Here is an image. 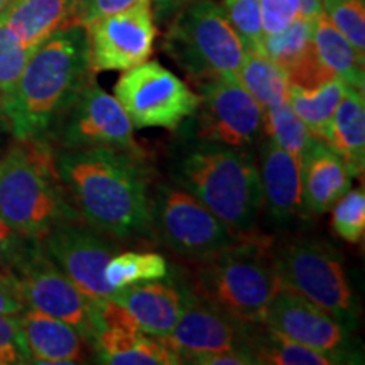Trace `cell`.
I'll return each instance as SVG.
<instances>
[{"label":"cell","instance_id":"1","mask_svg":"<svg viewBox=\"0 0 365 365\" xmlns=\"http://www.w3.org/2000/svg\"><path fill=\"white\" fill-rule=\"evenodd\" d=\"M143 150H54L56 166L81 220L113 240H153L149 170Z\"/></svg>","mask_w":365,"mask_h":365},{"label":"cell","instance_id":"2","mask_svg":"<svg viewBox=\"0 0 365 365\" xmlns=\"http://www.w3.org/2000/svg\"><path fill=\"white\" fill-rule=\"evenodd\" d=\"M91 76L86 27H59L31 53L11 97L4 103V124L16 139L48 140Z\"/></svg>","mask_w":365,"mask_h":365},{"label":"cell","instance_id":"3","mask_svg":"<svg viewBox=\"0 0 365 365\" xmlns=\"http://www.w3.org/2000/svg\"><path fill=\"white\" fill-rule=\"evenodd\" d=\"M171 158V181L237 234H250L262 212L259 168L249 149L186 135Z\"/></svg>","mask_w":365,"mask_h":365},{"label":"cell","instance_id":"4","mask_svg":"<svg viewBox=\"0 0 365 365\" xmlns=\"http://www.w3.org/2000/svg\"><path fill=\"white\" fill-rule=\"evenodd\" d=\"M0 218L24 239L81 220L48 140L16 139L0 156Z\"/></svg>","mask_w":365,"mask_h":365},{"label":"cell","instance_id":"5","mask_svg":"<svg viewBox=\"0 0 365 365\" xmlns=\"http://www.w3.org/2000/svg\"><path fill=\"white\" fill-rule=\"evenodd\" d=\"M190 286L242 325H262L269 304L281 289L271 240L254 232L242 235L230 247L200 261Z\"/></svg>","mask_w":365,"mask_h":365},{"label":"cell","instance_id":"6","mask_svg":"<svg viewBox=\"0 0 365 365\" xmlns=\"http://www.w3.org/2000/svg\"><path fill=\"white\" fill-rule=\"evenodd\" d=\"M163 48L196 83L237 75L245 59L244 44L213 0H191L182 6L175 14Z\"/></svg>","mask_w":365,"mask_h":365},{"label":"cell","instance_id":"7","mask_svg":"<svg viewBox=\"0 0 365 365\" xmlns=\"http://www.w3.org/2000/svg\"><path fill=\"white\" fill-rule=\"evenodd\" d=\"M7 271L12 274L26 308L38 309L76 328L91 349V341L103 327L100 304L81 293L53 262L41 240L27 239Z\"/></svg>","mask_w":365,"mask_h":365},{"label":"cell","instance_id":"8","mask_svg":"<svg viewBox=\"0 0 365 365\" xmlns=\"http://www.w3.org/2000/svg\"><path fill=\"white\" fill-rule=\"evenodd\" d=\"M274 264L281 286L294 291L339 318L354 330L357 304L344 261L323 240L298 239L274 247Z\"/></svg>","mask_w":365,"mask_h":365},{"label":"cell","instance_id":"9","mask_svg":"<svg viewBox=\"0 0 365 365\" xmlns=\"http://www.w3.org/2000/svg\"><path fill=\"white\" fill-rule=\"evenodd\" d=\"M150 220L154 235L173 252L196 262L222 252L242 237L173 181L159 182L150 195Z\"/></svg>","mask_w":365,"mask_h":365},{"label":"cell","instance_id":"10","mask_svg":"<svg viewBox=\"0 0 365 365\" xmlns=\"http://www.w3.org/2000/svg\"><path fill=\"white\" fill-rule=\"evenodd\" d=\"M115 98L134 129L178 130L200 103V95L158 61H144L122 73Z\"/></svg>","mask_w":365,"mask_h":365},{"label":"cell","instance_id":"11","mask_svg":"<svg viewBox=\"0 0 365 365\" xmlns=\"http://www.w3.org/2000/svg\"><path fill=\"white\" fill-rule=\"evenodd\" d=\"M198 86L200 103L186 120V135L237 149H250L262 139L264 108L237 75L213 76Z\"/></svg>","mask_w":365,"mask_h":365},{"label":"cell","instance_id":"12","mask_svg":"<svg viewBox=\"0 0 365 365\" xmlns=\"http://www.w3.org/2000/svg\"><path fill=\"white\" fill-rule=\"evenodd\" d=\"M51 135L61 149L115 148L140 153L124 107L100 88L93 76L59 118Z\"/></svg>","mask_w":365,"mask_h":365},{"label":"cell","instance_id":"13","mask_svg":"<svg viewBox=\"0 0 365 365\" xmlns=\"http://www.w3.org/2000/svg\"><path fill=\"white\" fill-rule=\"evenodd\" d=\"M46 254L75 282L81 293L102 304L113 294L103 269L118 252L117 242L86 225L83 220L66 222L41 239Z\"/></svg>","mask_w":365,"mask_h":365},{"label":"cell","instance_id":"14","mask_svg":"<svg viewBox=\"0 0 365 365\" xmlns=\"http://www.w3.org/2000/svg\"><path fill=\"white\" fill-rule=\"evenodd\" d=\"M86 33L93 73L125 71L148 61L156 38L150 0L93 21L86 26Z\"/></svg>","mask_w":365,"mask_h":365},{"label":"cell","instance_id":"15","mask_svg":"<svg viewBox=\"0 0 365 365\" xmlns=\"http://www.w3.org/2000/svg\"><path fill=\"white\" fill-rule=\"evenodd\" d=\"M264 325L328 355L335 364L349 362L352 328L294 291L281 286L269 304Z\"/></svg>","mask_w":365,"mask_h":365},{"label":"cell","instance_id":"16","mask_svg":"<svg viewBox=\"0 0 365 365\" xmlns=\"http://www.w3.org/2000/svg\"><path fill=\"white\" fill-rule=\"evenodd\" d=\"M252 330L254 327L242 325L234 318L227 317L212 303L196 294L190 286L185 309L175 328L170 335L164 336L163 341L181 359L182 364H190L191 359L200 355L230 350H245L252 354Z\"/></svg>","mask_w":365,"mask_h":365},{"label":"cell","instance_id":"17","mask_svg":"<svg viewBox=\"0 0 365 365\" xmlns=\"http://www.w3.org/2000/svg\"><path fill=\"white\" fill-rule=\"evenodd\" d=\"M190 294L186 281L170 277L115 289L108 299L129 313L140 331L164 339L175 328Z\"/></svg>","mask_w":365,"mask_h":365},{"label":"cell","instance_id":"18","mask_svg":"<svg viewBox=\"0 0 365 365\" xmlns=\"http://www.w3.org/2000/svg\"><path fill=\"white\" fill-rule=\"evenodd\" d=\"M259 180L262 208L274 223L287 225L307 213L301 195L299 159L279 148L271 137L264 135L259 156Z\"/></svg>","mask_w":365,"mask_h":365},{"label":"cell","instance_id":"19","mask_svg":"<svg viewBox=\"0 0 365 365\" xmlns=\"http://www.w3.org/2000/svg\"><path fill=\"white\" fill-rule=\"evenodd\" d=\"M304 210L323 215L352 185L349 166L323 139L314 137L299 161Z\"/></svg>","mask_w":365,"mask_h":365},{"label":"cell","instance_id":"20","mask_svg":"<svg viewBox=\"0 0 365 365\" xmlns=\"http://www.w3.org/2000/svg\"><path fill=\"white\" fill-rule=\"evenodd\" d=\"M21 333L29 362L36 364H83L90 345L61 319L27 308L19 313Z\"/></svg>","mask_w":365,"mask_h":365},{"label":"cell","instance_id":"21","mask_svg":"<svg viewBox=\"0 0 365 365\" xmlns=\"http://www.w3.org/2000/svg\"><path fill=\"white\" fill-rule=\"evenodd\" d=\"M95 362L108 365H178L181 359L163 339L139 328L102 327L91 341Z\"/></svg>","mask_w":365,"mask_h":365},{"label":"cell","instance_id":"22","mask_svg":"<svg viewBox=\"0 0 365 365\" xmlns=\"http://www.w3.org/2000/svg\"><path fill=\"white\" fill-rule=\"evenodd\" d=\"M73 0H16L0 19L29 53L59 27L70 24Z\"/></svg>","mask_w":365,"mask_h":365},{"label":"cell","instance_id":"23","mask_svg":"<svg viewBox=\"0 0 365 365\" xmlns=\"http://www.w3.org/2000/svg\"><path fill=\"white\" fill-rule=\"evenodd\" d=\"M323 140L344 158L352 178L362 175L365 166V103L362 90L352 86L346 88Z\"/></svg>","mask_w":365,"mask_h":365},{"label":"cell","instance_id":"24","mask_svg":"<svg viewBox=\"0 0 365 365\" xmlns=\"http://www.w3.org/2000/svg\"><path fill=\"white\" fill-rule=\"evenodd\" d=\"M312 41L318 61L331 73V76L364 91L365 58L355 51L349 39L336 31L323 12L313 21Z\"/></svg>","mask_w":365,"mask_h":365},{"label":"cell","instance_id":"25","mask_svg":"<svg viewBox=\"0 0 365 365\" xmlns=\"http://www.w3.org/2000/svg\"><path fill=\"white\" fill-rule=\"evenodd\" d=\"M349 85L340 78H331L314 88H298L289 85L287 103L298 118L318 139H325L333 113L346 93Z\"/></svg>","mask_w":365,"mask_h":365},{"label":"cell","instance_id":"26","mask_svg":"<svg viewBox=\"0 0 365 365\" xmlns=\"http://www.w3.org/2000/svg\"><path fill=\"white\" fill-rule=\"evenodd\" d=\"M237 78L262 108L286 102L289 95V80L284 68L264 53H245Z\"/></svg>","mask_w":365,"mask_h":365},{"label":"cell","instance_id":"27","mask_svg":"<svg viewBox=\"0 0 365 365\" xmlns=\"http://www.w3.org/2000/svg\"><path fill=\"white\" fill-rule=\"evenodd\" d=\"M252 350L257 364L266 365H331L335 360L317 352L307 345L287 339L272 328L262 325L254 327L250 336Z\"/></svg>","mask_w":365,"mask_h":365},{"label":"cell","instance_id":"28","mask_svg":"<svg viewBox=\"0 0 365 365\" xmlns=\"http://www.w3.org/2000/svg\"><path fill=\"white\" fill-rule=\"evenodd\" d=\"M170 274V264L158 252H117L103 269L105 281L112 289L163 279Z\"/></svg>","mask_w":365,"mask_h":365},{"label":"cell","instance_id":"29","mask_svg":"<svg viewBox=\"0 0 365 365\" xmlns=\"http://www.w3.org/2000/svg\"><path fill=\"white\" fill-rule=\"evenodd\" d=\"M314 21V19H313ZM313 21L298 16L276 34H267L262 39V51L272 61L284 68L287 73L294 68L313 48Z\"/></svg>","mask_w":365,"mask_h":365},{"label":"cell","instance_id":"30","mask_svg":"<svg viewBox=\"0 0 365 365\" xmlns=\"http://www.w3.org/2000/svg\"><path fill=\"white\" fill-rule=\"evenodd\" d=\"M264 135L271 137L279 148L287 150L299 161L314 139L308 127L289 107L287 100L264 108Z\"/></svg>","mask_w":365,"mask_h":365},{"label":"cell","instance_id":"31","mask_svg":"<svg viewBox=\"0 0 365 365\" xmlns=\"http://www.w3.org/2000/svg\"><path fill=\"white\" fill-rule=\"evenodd\" d=\"M322 12L349 39L355 51L365 58V4L364 0H322Z\"/></svg>","mask_w":365,"mask_h":365},{"label":"cell","instance_id":"32","mask_svg":"<svg viewBox=\"0 0 365 365\" xmlns=\"http://www.w3.org/2000/svg\"><path fill=\"white\" fill-rule=\"evenodd\" d=\"M223 12L244 44L245 53H264V31L259 0H225Z\"/></svg>","mask_w":365,"mask_h":365},{"label":"cell","instance_id":"33","mask_svg":"<svg viewBox=\"0 0 365 365\" xmlns=\"http://www.w3.org/2000/svg\"><path fill=\"white\" fill-rule=\"evenodd\" d=\"M331 208V227L335 234L350 244H359L365 234L364 190H349L336 200Z\"/></svg>","mask_w":365,"mask_h":365},{"label":"cell","instance_id":"34","mask_svg":"<svg viewBox=\"0 0 365 365\" xmlns=\"http://www.w3.org/2000/svg\"><path fill=\"white\" fill-rule=\"evenodd\" d=\"M27 362L29 355L22 340L19 314L0 317V365Z\"/></svg>","mask_w":365,"mask_h":365},{"label":"cell","instance_id":"35","mask_svg":"<svg viewBox=\"0 0 365 365\" xmlns=\"http://www.w3.org/2000/svg\"><path fill=\"white\" fill-rule=\"evenodd\" d=\"M140 0H73L70 24L88 26L93 21L125 11Z\"/></svg>","mask_w":365,"mask_h":365},{"label":"cell","instance_id":"36","mask_svg":"<svg viewBox=\"0 0 365 365\" xmlns=\"http://www.w3.org/2000/svg\"><path fill=\"white\" fill-rule=\"evenodd\" d=\"M264 36L276 34L299 16V0H259Z\"/></svg>","mask_w":365,"mask_h":365},{"label":"cell","instance_id":"37","mask_svg":"<svg viewBox=\"0 0 365 365\" xmlns=\"http://www.w3.org/2000/svg\"><path fill=\"white\" fill-rule=\"evenodd\" d=\"M26 309L16 281L7 269H0V317L19 314Z\"/></svg>","mask_w":365,"mask_h":365},{"label":"cell","instance_id":"38","mask_svg":"<svg viewBox=\"0 0 365 365\" xmlns=\"http://www.w3.org/2000/svg\"><path fill=\"white\" fill-rule=\"evenodd\" d=\"M24 237H21L16 230H12L6 222L0 218V269H7L14 262V259L26 244Z\"/></svg>","mask_w":365,"mask_h":365},{"label":"cell","instance_id":"39","mask_svg":"<svg viewBox=\"0 0 365 365\" xmlns=\"http://www.w3.org/2000/svg\"><path fill=\"white\" fill-rule=\"evenodd\" d=\"M190 364L198 365H257V360L245 350H230V352L200 355L190 360Z\"/></svg>","mask_w":365,"mask_h":365},{"label":"cell","instance_id":"40","mask_svg":"<svg viewBox=\"0 0 365 365\" xmlns=\"http://www.w3.org/2000/svg\"><path fill=\"white\" fill-rule=\"evenodd\" d=\"M188 2L191 0H150V7H153V14L158 21H166Z\"/></svg>","mask_w":365,"mask_h":365},{"label":"cell","instance_id":"41","mask_svg":"<svg viewBox=\"0 0 365 365\" xmlns=\"http://www.w3.org/2000/svg\"><path fill=\"white\" fill-rule=\"evenodd\" d=\"M14 2H16V0H0V16H2V14L6 12Z\"/></svg>","mask_w":365,"mask_h":365},{"label":"cell","instance_id":"42","mask_svg":"<svg viewBox=\"0 0 365 365\" xmlns=\"http://www.w3.org/2000/svg\"><path fill=\"white\" fill-rule=\"evenodd\" d=\"M0 122H4V118H2V117H0Z\"/></svg>","mask_w":365,"mask_h":365}]
</instances>
